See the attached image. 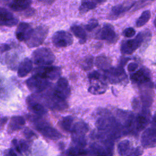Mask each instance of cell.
<instances>
[{
	"label": "cell",
	"instance_id": "28",
	"mask_svg": "<svg viewBox=\"0 0 156 156\" xmlns=\"http://www.w3.org/2000/svg\"><path fill=\"white\" fill-rule=\"evenodd\" d=\"M66 154L68 155H86L87 152L85 150L83 149V148L75 147H71L68 150Z\"/></svg>",
	"mask_w": 156,
	"mask_h": 156
},
{
	"label": "cell",
	"instance_id": "11",
	"mask_svg": "<svg viewBox=\"0 0 156 156\" xmlns=\"http://www.w3.org/2000/svg\"><path fill=\"white\" fill-rule=\"evenodd\" d=\"M18 22V18L7 9L0 7V26L12 27Z\"/></svg>",
	"mask_w": 156,
	"mask_h": 156
},
{
	"label": "cell",
	"instance_id": "3",
	"mask_svg": "<svg viewBox=\"0 0 156 156\" xmlns=\"http://www.w3.org/2000/svg\"><path fill=\"white\" fill-rule=\"evenodd\" d=\"M87 125L82 122L76 123L71 130L72 140L76 147H83L86 145L85 135L88 132Z\"/></svg>",
	"mask_w": 156,
	"mask_h": 156
},
{
	"label": "cell",
	"instance_id": "33",
	"mask_svg": "<svg viewBox=\"0 0 156 156\" xmlns=\"http://www.w3.org/2000/svg\"><path fill=\"white\" fill-rule=\"evenodd\" d=\"M100 74L99 72L96 71H94L92 73H91L89 75H88V77L90 79L94 80H98L99 79L100 77Z\"/></svg>",
	"mask_w": 156,
	"mask_h": 156
},
{
	"label": "cell",
	"instance_id": "22",
	"mask_svg": "<svg viewBox=\"0 0 156 156\" xmlns=\"http://www.w3.org/2000/svg\"><path fill=\"white\" fill-rule=\"evenodd\" d=\"M12 143L14 146L16 151L20 154H22L23 152H26L29 149L28 144L23 140L18 141L16 139H13L12 141Z\"/></svg>",
	"mask_w": 156,
	"mask_h": 156
},
{
	"label": "cell",
	"instance_id": "32",
	"mask_svg": "<svg viewBox=\"0 0 156 156\" xmlns=\"http://www.w3.org/2000/svg\"><path fill=\"white\" fill-rule=\"evenodd\" d=\"M24 135H25V136L27 138H33L34 136H36L35 134L29 129L28 128H26L24 130Z\"/></svg>",
	"mask_w": 156,
	"mask_h": 156
},
{
	"label": "cell",
	"instance_id": "15",
	"mask_svg": "<svg viewBox=\"0 0 156 156\" xmlns=\"http://www.w3.org/2000/svg\"><path fill=\"white\" fill-rule=\"evenodd\" d=\"M156 141L155 130L153 128H147L143 133L141 138V144L144 147H154Z\"/></svg>",
	"mask_w": 156,
	"mask_h": 156
},
{
	"label": "cell",
	"instance_id": "5",
	"mask_svg": "<svg viewBox=\"0 0 156 156\" xmlns=\"http://www.w3.org/2000/svg\"><path fill=\"white\" fill-rule=\"evenodd\" d=\"M26 83L29 90L34 93H40L44 91L50 84L48 79L35 74L29 78Z\"/></svg>",
	"mask_w": 156,
	"mask_h": 156
},
{
	"label": "cell",
	"instance_id": "7",
	"mask_svg": "<svg viewBox=\"0 0 156 156\" xmlns=\"http://www.w3.org/2000/svg\"><path fill=\"white\" fill-rule=\"evenodd\" d=\"M34 74L41 77L54 80L58 78L61 74V69L58 66H40L34 70Z\"/></svg>",
	"mask_w": 156,
	"mask_h": 156
},
{
	"label": "cell",
	"instance_id": "16",
	"mask_svg": "<svg viewBox=\"0 0 156 156\" xmlns=\"http://www.w3.org/2000/svg\"><path fill=\"white\" fill-rule=\"evenodd\" d=\"M4 3L11 10L22 12L30 7L31 0H3Z\"/></svg>",
	"mask_w": 156,
	"mask_h": 156
},
{
	"label": "cell",
	"instance_id": "2",
	"mask_svg": "<svg viewBox=\"0 0 156 156\" xmlns=\"http://www.w3.org/2000/svg\"><path fill=\"white\" fill-rule=\"evenodd\" d=\"M34 63L39 66H46L51 65L55 57L52 51L48 48H40L35 50L32 53Z\"/></svg>",
	"mask_w": 156,
	"mask_h": 156
},
{
	"label": "cell",
	"instance_id": "21",
	"mask_svg": "<svg viewBox=\"0 0 156 156\" xmlns=\"http://www.w3.org/2000/svg\"><path fill=\"white\" fill-rule=\"evenodd\" d=\"M71 30L73 34L79 39L80 43L83 44L87 38V34L85 30L80 26L74 25L71 27Z\"/></svg>",
	"mask_w": 156,
	"mask_h": 156
},
{
	"label": "cell",
	"instance_id": "34",
	"mask_svg": "<svg viewBox=\"0 0 156 156\" xmlns=\"http://www.w3.org/2000/svg\"><path fill=\"white\" fill-rule=\"evenodd\" d=\"M138 68V64L135 62L130 63L127 66V70L129 72H133L135 71Z\"/></svg>",
	"mask_w": 156,
	"mask_h": 156
},
{
	"label": "cell",
	"instance_id": "4",
	"mask_svg": "<svg viewBox=\"0 0 156 156\" xmlns=\"http://www.w3.org/2000/svg\"><path fill=\"white\" fill-rule=\"evenodd\" d=\"M48 33V28L46 26H38L35 29H33L30 37L25 42L29 48L37 47L43 43Z\"/></svg>",
	"mask_w": 156,
	"mask_h": 156
},
{
	"label": "cell",
	"instance_id": "18",
	"mask_svg": "<svg viewBox=\"0 0 156 156\" xmlns=\"http://www.w3.org/2000/svg\"><path fill=\"white\" fill-rule=\"evenodd\" d=\"M130 78L133 82L138 83H147L151 80L149 73L143 68H141L133 73L130 76Z\"/></svg>",
	"mask_w": 156,
	"mask_h": 156
},
{
	"label": "cell",
	"instance_id": "27",
	"mask_svg": "<svg viewBox=\"0 0 156 156\" xmlns=\"http://www.w3.org/2000/svg\"><path fill=\"white\" fill-rule=\"evenodd\" d=\"M148 122L147 119L141 115L138 116L136 119V129L139 131L142 130L146 127L147 125Z\"/></svg>",
	"mask_w": 156,
	"mask_h": 156
},
{
	"label": "cell",
	"instance_id": "20",
	"mask_svg": "<svg viewBox=\"0 0 156 156\" xmlns=\"http://www.w3.org/2000/svg\"><path fill=\"white\" fill-rule=\"evenodd\" d=\"M25 124V120L20 116H12L8 125V132H13L21 129Z\"/></svg>",
	"mask_w": 156,
	"mask_h": 156
},
{
	"label": "cell",
	"instance_id": "13",
	"mask_svg": "<svg viewBox=\"0 0 156 156\" xmlns=\"http://www.w3.org/2000/svg\"><path fill=\"white\" fill-rule=\"evenodd\" d=\"M32 31L33 29L30 24L22 22L18 24L15 32V35L19 41H26L30 37Z\"/></svg>",
	"mask_w": 156,
	"mask_h": 156
},
{
	"label": "cell",
	"instance_id": "25",
	"mask_svg": "<svg viewBox=\"0 0 156 156\" xmlns=\"http://www.w3.org/2000/svg\"><path fill=\"white\" fill-rule=\"evenodd\" d=\"M74 118L71 116H66L63 117L60 122V126L63 130L69 131L72 128V124Z\"/></svg>",
	"mask_w": 156,
	"mask_h": 156
},
{
	"label": "cell",
	"instance_id": "8",
	"mask_svg": "<svg viewBox=\"0 0 156 156\" xmlns=\"http://www.w3.org/2000/svg\"><path fill=\"white\" fill-rule=\"evenodd\" d=\"M52 41L57 48H65L72 44L73 38L69 32L65 30H58L52 35Z\"/></svg>",
	"mask_w": 156,
	"mask_h": 156
},
{
	"label": "cell",
	"instance_id": "26",
	"mask_svg": "<svg viewBox=\"0 0 156 156\" xmlns=\"http://www.w3.org/2000/svg\"><path fill=\"white\" fill-rule=\"evenodd\" d=\"M96 4L90 0H82L81 5L79 7V11L81 13H85L90 10L95 9Z\"/></svg>",
	"mask_w": 156,
	"mask_h": 156
},
{
	"label": "cell",
	"instance_id": "10",
	"mask_svg": "<svg viewBox=\"0 0 156 156\" xmlns=\"http://www.w3.org/2000/svg\"><path fill=\"white\" fill-rule=\"evenodd\" d=\"M105 76L112 83H118L123 81L127 77L122 68H109L106 71Z\"/></svg>",
	"mask_w": 156,
	"mask_h": 156
},
{
	"label": "cell",
	"instance_id": "17",
	"mask_svg": "<svg viewBox=\"0 0 156 156\" xmlns=\"http://www.w3.org/2000/svg\"><path fill=\"white\" fill-rule=\"evenodd\" d=\"M135 3L133 2L129 4H120L113 7L109 14L108 18L115 20L121 16L124 13L130 10L135 5Z\"/></svg>",
	"mask_w": 156,
	"mask_h": 156
},
{
	"label": "cell",
	"instance_id": "31",
	"mask_svg": "<svg viewBox=\"0 0 156 156\" xmlns=\"http://www.w3.org/2000/svg\"><path fill=\"white\" fill-rule=\"evenodd\" d=\"M136 34L135 30L132 27H127L122 32V35L126 38H131Z\"/></svg>",
	"mask_w": 156,
	"mask_h": 156
},
{
	"label": "cell",
	"instance_id": "1",
	"mask_svg": "<svg viewBox=\"0 0 156 156\" xmlns=\"http://www.w3.org/2000/svg\"><path fill=\"white\" fill-rule=\"evenodd\" d=\"M32 121L35 129L44 136L52 140H58L61 138V133L44 120L37 118L34 119Z\"/></svg>",
	"mask_w": 156,
	"mask_h": 156
},
{
	"label": "cell",
	"instance_id": "6",
	"mask_svg": "<svg viewBox=\"0 0 156 156\" xmlns=\"http://www.w3.org/2000/svg\"><path fill=\"white\" fill-rule=\"evenodd\" d=\"M146 32H140L133 39L124 41L121 47V51L124 54H131L135 52L144 41Z\"/></svg>",
	"mask_w": 156,
	"mask_h": 156
},
{
	"label": "cell",
	"instance_id": "30",
	"mask_svg": "<svg viewBox=\"0 0 156 156\" xmlns=\"http://www.w3.org/2000/svg\"><path fill=\"white\" fill-rule=\"evenodd\" d=\"M98 26V21L96 19H91L87 24L85 26V29L89 32H91L94 28Z\"/></svg>",
	"mask_w": 156,
	"mask_h": 156
},
{
	"label": "cell",
	"instance_id": "14",
	"mask_svg": "<svg viewBox=\"0 0 156 156\" xmlns=\"http://www.w3.org/2000/svg\"><path fill=\"white\" fill-rule=\"evenodd\" d=\"M26 102L30 111L38 115H43L47 113L46 108L38 101H37L36 96L30 95L27 97Z\"/></svg>",
	"mask_w": 156,
	"mask_h": 156
},
{
	"label": "cell",
	"instance_id": "38",
	"mask_svg": "<svg viewBox=\"0 0 156 156\" xmlns=\"http://www.w3.org/2000/svg\"><path fill=\"white\" fill-rule=\"evenodd\" d=\"M1 79H0V82H1Z\"/></svg>",
	"mask_w": 156,
	"mask_h": 156
},
{
	"label": "cell",
	"instance_id": "29",
	"mask_svg": "<svg viewBox=\"0 0 156 156\" xmlns=\"http://www.w3.org/2000/svg\"><path fill=\"white\" fill-rule=\"evenodd\" d=\"M109 65H110V62L108 61L107 58L102 57H101L97 58L96 66H98L99 68L101 69L104 68H106L107 69H108L107 68L109 66Z\"/></svg>",
	"mask_w": 156,
	"mask_h": 156
},
{
	"label": "cell",
	"instance_id": "36",
	"mask_svg": "<svg viewBox=\"0 0 156 156\" xmlns=\"http://www.w3.org/2000/svg\"><path fill=\"white\" fill-rule=\"evenodd\" d=\"M6 155H16L17 154L16 152H15V151H13V150L12 149H10L7 151Z\"/></svg>",
	"mask_w": 156,
	"mask_h": 156
},
{
	"label": "cell",
	"instance_id": "23",
	"mask_svg": "<svg viewBox=\"0 0 156 156\" xmlns=\"http://www.w3.org/2000/svg\"><path fill=\"white\" fill-rule=\"evenodd\" d=\"M118 151L120 155H130L132 150H130V143L127 140L121 141L118 145Z\"/></svg>",
	"mask_w": 156,
	"mask_h": 156
},
{
	"label": "cell",
	"instance_id": "12",
	"mask_svg": "<svg viewBox=\"0 0 156 156\" xmlns=\"http://www.w3.org/2000/svg\"><path fill=\"white\" fill-rule=\"evenodd\" d=\"M98 38L112 43L116 40V35L113 27L110 24H105L98 34Z\"/></svg>",
	"mask_w": 156,
	"mask_h": 156
},
{
	"label": "cell",
	"instance_id": "35",
	"mask_svg": "<svg viewBox=\"0 0 156 156\" xmlns=\"http://www.w3.org/2000/svg\"><path fill=\"white\" fill-rule=\"evenodd\" d=\"M10 49V47L7 44H2L0 45V53L7 52Z\"/></svg>",
	"mask_w": 156,
	"mask_h": 156
},
{
	"label": "cell",
	"instance_id": "19",
	"mask_svg": "<svg viewBox=\"0 0 156 156\" xmlns=\"http://www.w3.org/2000/svg\"><path fill=\"white\" fill-rule=\"evenodd\" d=\"M33 63L30 59L25 58L20 63L18 68V76L20 77H26L32 69Z\"/></svg>",
	"mask_w": 156,
	"mask_h": 156
},
{
	"label": "cell",
	"instance_id": "24",
	"mask_svg": "<svg viewBox=\"0 0 156 156\" xmlns=\"http://www.w3.org/2000/svg\"><path fill=\"white\" fill-rule=\"evenodd\" d=\"M151 16V13L150 10H145L144 11L140 17L137 19L135 23V25L137 27H140L143 26L145 24H146L149 20Z\"/></svg>",
	"mask_w": 156,
	"mask_h": 156
},
{
	"label": "cell",
	"instance_id": "37",
	"mask_svg": "<svg viewBox=\"0 0 156 156\" xmlns=\"http://www.w3.org/2000/svg\"><path fill=\"white\" fill-rule=\"evenodd\" d=\"M96 2H98V3H102V2H104L106 0H95Z\"/></svg>",
	"mask_w": 156,
	"mask_h": 156
},
{
	"label": "cell",
	"instance_id": "9",
	"mask_svg": "<svg viewBox=\"0 0 156 156\" xmlns=\"http://www.w3.org/2000/svg\"><path fill=\"white\" fill-rule=\"evenodd\" d=\"M52 93L59 99L65 101L70 94V88L68 81L65 77H60L57 80Z\"/></svg>",
	"mask_w": 156,
	"mask_h": 156
}]
</instances>
